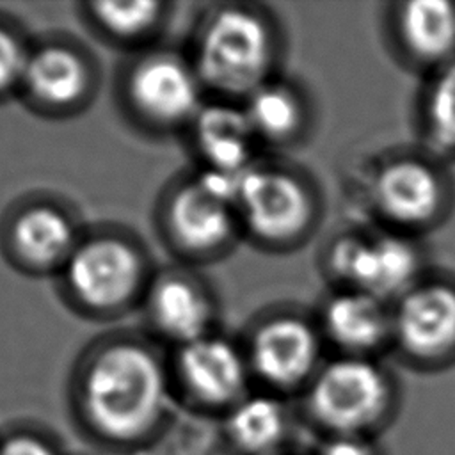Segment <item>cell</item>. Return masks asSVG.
Segmentation results:
<instances>
[{
    "mask_svg": "<svg viewBox=\"0 0 455 455\" xmlns=\"http://www.w3.org/2000/svg\"><path fill=\"white\" fill-rule=\"evenodd\" d=\"M151 311L158 327L178 341L190 343L206 336L210 304L190 281L169 277L158 283L151 297Z\"/></svg>",
    "mask_w": 455,
    "mask_h": 455,
    "instance_id": "2e32d148",
    "label": "cell"
},
{
    "mask_svg": "<svg viewBox=\"0 0 455 455\" xmlns=\"http://www.w3.org/2000/svg\"><path fill=\"white\" fill-rule=\"evenodd\" d=\"M254 135L245 110L231 105H208L196 114V142L212 169H249Z\"/></svg>",
    "mask_w": 455,
    "mask_h": 455,
    "instance_id": "7c38bea8",
    "label": "cell"
},
{
    "mask_svg": "<svg viewBox=\"0 0 455 455\" xmlns=\"http://www.w3.org/2000/svg\"><path fill=\"white\" fill-rule=\"evenodd\" d=\"M428 121L435 139L455 148V62L443 71L430 91Z\"/></svg>",
    "mask_w": 455,
    "mask_h": 455,
    "instance_id": "7402d4cb",
    "label": "cell"
},
{
    "mask_svg": "<svg viewBox=\"0 0 455 455\" xmlns=\"http://www.w3.org/2000/svg\"><path fill=\"white\" fill-rule=\"evenodd\" d=\"M331 265L357 291L382 299L407 288L416 274L418 256L398 236L345 238L332 247Z\"/></svg>",
    "mask_w": 455,
    "mask_h": 455,
    "instance_id": "5b68a950",
    "label": "cell"
},
{
    "mask_svg": "<svg viewBox=\"0 0 455 455\" xmlns=\"http://www.w3.org/2000/svg\"><path fill=\"white\" fill-rule=\"evenodd\" d=\"M12 242L32 263H53L71 254L73 228L68 217L52 206H32L16 217Z\"/></svg>",
    "mask_w": 455,
    "mask_h": 455,
    "instance_id": "ac0fdd59",
    "label": "cell"
},
{
    "mask_svg": "<svg viewBox=\"0 0 455 455\" xmlns=\"http://www.w3.org/2000/svg\"><path fill=\"white\" fill-rule=\"evenodd\" d=\"M128 87L137 108L162 123L196 117L201 110L197 75L171 55H153L139 62Z\"/></svg>",
    "mask_w": 455,
    "mask_h": 455,
    "instance_id": "52a82bcc",
    "label": "cell"
},
{
    "mask_svg": "<svg viewBox=\"0 0 455 455\" xmlns=\"http://www.w3.org/2000/svg\"><path fill=\"white\" fill-rule=\"evenodd\" d=\"M391 325L380 299L350 291L334 297L325 309V327L329 336L350 350H368L377 347Z\"/></svg>",
    "mask_w": 455,
    "mask_h": 455,
    "instance_id": "5bb4252c",
    "label": "cell"
},
{
    "mask_svg": "<svg viewBox=\"0 0 455 455\" xmlns=\"http://www.w3.org/2000/svg\"><path fill=\"white\" fill-rule=\"evenodd\" d=\"M139 279V254L123 240L96 238L69 254V286L89 306L112 307L124 302Z\"/></svg>",
    "mask_w": 455,
    "mask_h": 455,
    "instance_id": "8992f818",
    "label": "cell"
},
{
    "mask_svg": "<svg viewBox=\"0 0 455 455\" xmlns=\"http://www.w3.org/2000/svg\"><path fill=\"white\" fill-rule=\"evenodd\" d=\"M85 409L107 435L132 439L158 418L165 379L155 355L135 343H116L91 363L84 384Z\"/></svg>",
    "mask_w": 455,
    "mask_h": 455,
    "instance_id": "6da1fadb",
    "label": "cell"
},
{
    "mask_svg": "<svg viewBox=\"0 0 455 455\" xmlns=\"http://www.w3.org/2000/svg\"><path fill=\"white\" fill-rule=\"evenodd\" d=\"M180 371L188 389L210 403L236 398L245 382V368L236 348L213 336L185 343L180 354Z\"/></svg>",
    "mask_w": 455,
    "mask_h": 455,
    "instance_id": "30bf717a",
    "label": "cell"
},
{
    "mask_svg": "<svg viewBox=\"0 0 455 455\" xmlns=\"http://www.w3.org/2000/svg\"><path fill=\"white\" fill-rule=\"evenodd\" d=\"M283 428V409L267 396H254L242 402L229 419L231 435L249 451H263L274 446Z\"/></svg>",
    "mask_w": 455,
    "mask_h": 455,
    "instance_id": "ffe728a7",
    "label": "cell"
},
{
    "mask_svg": "<svg viewBox=\"0 0 455 455\" xmlns=\"http://www.w3.org/2000/svg\"><path fill=\"white\" fill-rule=\"evenodd\" d=\"M402 345L421 357L441 355L455 347V290L443 284L407 291L393 318Z\"/></svg>",
    "mask_w": 455,
    "mask_h": 455,
    "instance_id": "ba28073f",
    "label": "cell"
},
{
    "mask_svg": "<svg viewBox=\"0 0 455 455\" xmlns=\"http://www.w3.org/2000/svg\"><path fill=\"white\" fill-rule=\"evenodd\" d=\"M375 199L393 220L418 224L430 219L441 204V185L430 167L414 160H400L380 171Z\"/></svg>",
    "mask_w": 455,
    "mask_h": 455,
    "instance_id": "8fae6325",
    "label": "cell"
},
{
    "mask_svg": "<svg viewBox=\"0 0 455 455\" xmlns=\"http://www.w3.org/2000/svg\"><path fill=\"white\" fill-rule=\"evenodd\" d=\"M92 9L107 30L117 36H137L156 21L160 5L156 2H96Z\"/></svg>",
    "mask_w": 455,
    "mask_h": 455,
    "instance_id": "44dd1931",
    "label": "cell"
},
{
    "mask_svg": "<svg viewBox=\"0 0 455 455\" xmlns=\"http://www.w3.org/2000/svg\"><path fill=\"white\" fill-rule=\"evenodd\" d=\"M0 455H53V451L39 439L21 435L7 441Z\"/></svg>",
    "mask_w": 455,
    "mask_h": 455,
    "instance_id": "cb8c5ba5",
    "label": "cell"
},
{
    "mask_svg": "<svg viewBox=\"0 0 455 455\" xmlns=\"http://www.w3.org/2000/svg\"><path fill=\"white\" fill-rule=\"evenodd\" d=\"M236 210L258 236L286 240L307 224L311 201L293 176L251 165L240 174Z\"/></svg>",
    "mask_w": 455,
    "mask_h": 455,
    "instance_id": "277c9868",
    "label": "cell"
},
{
    "mask_svg": "<svg viewBox=\"0 0 455 455\" xmlns=\"http://www.w3.org/2000/svg\"><path fill=\"white\" fill-rule=\"evenodd\" d=\"M387 402V384L377 366L339 359L316 377L311 391L315 414L329 427L350 432L377 419Z\"/></svg>",
    "mask_w": 455,
    "mask_h": 455,
    "instance_id": "3957f363",
    "label": "cell"
},
{
    "mask_svg": "<svg viewBox=\"0 0 455 455\" xmlns=\"http://www.w3.org/2000/svg\"><path fill=\"white\" fill-rule=\"evenodd\" d=\"M318 341L307 323L297 318H275L258 329L252 339L256 371L275 386L300 382L315 366Z\"/></svg>",
    "mask_w": 455,
    "mask_h": 455,
    "instance_id": "9c48e42d",
    "label": "cell"
},
{
    "mask_svg": "<svg viewBox=\"0 0 455 455\" xmlns=\"http://www.w3.org/2000/svg\"><path fill=\"white\" fill-rule=\"evenodd\" d=\"M323 455H371V450L359 439L341 437L332 441Z\"/></svg>",
    "mask_w": 455,
    "mask_h": 455,
    "instance_id": "d4e9b609",
    "label": "cell"
},
{
    "mask_svg": "<svg viewBox=\"0 0 455 455\" xmlns=\"http://www.w3.org/2000/svg\"><path fill=\"white\" fill-rule=\"evenodd\" d=\"M233 206L208 194L197 181L181 187L169 204V228L188 249L220 245L233 229Z\"/></svg>",
    "mask_w": 455,
    "mask_h": 455,
    "instance_id": "4fadbf2b",
    "label": "cell"
},
{
    "mask_svg": "<svg viewBox=\"0 0 455 455\" xmlns=\"http://www.w3.org/2000/svg\"><path fill=\"white\" fill-rule=\"evenodd\" d=\"M21 80L37 100L66 105L85 91L87 71L82 59L71 50L46 46L28 55Z\"/></svg>",
    "mask_w": 455,
    "mask_h": 455,
    "instance_id": "9a60e30c",
    "label": "cell"
},
{
    "mask_svg": "<svg viewBox=\"0 0 455 455\" xmlns=\"http://www.w3.org/2000/svg\"><path fill=\"white\" fill-rule=\"evenodd\" d=\"M272 60V37L259 16L222 9L204 25L196 53L197 76L222 92H252Z\"/></svg>",
    "mask_w": 455,
    "mask_h": 455,
    "instance_id": "7a4b0ae2",
    "label": "cell"
},
{
    "mask_svg": "<svg viewBox=\"0 0 455 455\" xmlns=\"http://www.w3.org/2000/svg\"><path fill=\"white\" fill-rule=\"evenodd\" d=\"M400 32L416 57L441 60L455 52V5L446 0H412L402 9Z\"/></svg>",
    "mask_w": 455,
    "mask_h": 455,
    "instance_id": "e0dca14e",
    "label": "cell"
},
{
    "mask_svg": "<svg viewBox=\"0 0 455 455\" xmlns=\"http://www.w3.org/2000/svg\"><path fill=\"white\" fill-rule=\"evenodd\" d=\"M27 59L20 41L0 27V91L23 78Z\"/></svg>",
    "mask_w": 455,
    "mask_h": 455,
    "instance_id": "603a6c76",
    "label": "cell"
},
{
    "mask_svg": "<svg viewBox=\"0 0 455 455\" xmlns=\"http://www.w3.org/2000/svg\"><path fill=\"white\" fill-rule=\"evenodd\" d=\"M243 110L254 133L270 139L290 135L300 123V105L295 94L274 84L256 87Z\"/></svg>",
    "mask_w": 455,
    "mask_h": 455,
    "instance_id": "d6986e66",
    "label": "cell"
}]
</instances>
